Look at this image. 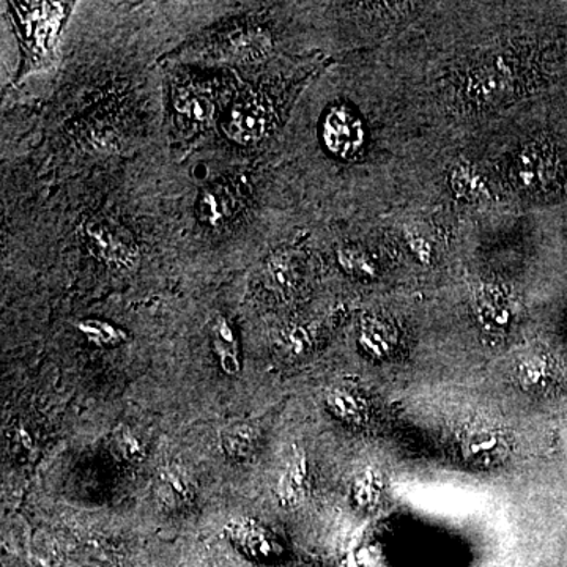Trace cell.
Segmentation results:
<instances>
[{"mask_svg":"<svg viewBox=\"0 0 567 567\" xmlns=\"http://www.w3.org/2000/svg\"><path fill=\"white\" fill-rule=\"evenodd\" d=\"M84 232L90 251L111 269L132 270L140 262L135 235L122 224L111 220H91Z\"/></svg>","mask_w":567,"mask_h":567,"instance_id":"6da1fadb","label":"cell"},{"mask_svg":"<svg viewBox=\"0 0 567 567\" xmlns=\"http://www.w3.org/2000/svg\"><path fill=\"white\" fill-rule=\"evenodd\" d=\"M559 177V161L547 144H530L513 165V180L523 193H544Z\"/></svg>","mask_w":567,"mask_h":567,"instance_id":"7a4b0ae2","label":"cell"},{"mask_svg":"<svg viewBox=\"0 0 567 567\" xmlns=\"http://www.w3.org/2000/svg\"><path fill=\"white\" fill-rule=\"evenodd\" d=\"M224 135L238 146L260 143L269 130V112L257 98H245L232 104L223 120Z\"/></svg>","mask_w":567,"mask_h":567,"instance_id":"3957f363","label":"cell"},{"mask_svg":"<svg viewBox=\"0 0 567 567\" xmlns=\"http://www.w3.org/2000/svg\"><path fill=\"white\" fill-rule=\"evenodd\" d=\"M322 137L331 153L343 160H350L365 143L361 120L345 106H337L323 120Z\"/></svg>","mask_w":567,"mask_h":567,"instance_id":"277c9868","label":"cell"},{"mask_svg":"<svg viewBox=\"0 0 567 567\" xmlns=\"http://www.w3.org/2000/svg\"><path fill=\"white\" fill-rule=\"evenodd\" d=\"M273 40L269 30L262 27H243L234 30L218 45L221 59L235 63L260 62L270 54Z\"/></svg>","mask_w":567,"mask_h":567,"instance_id":"5b68a950","label":"cell"},{"mask_svg":"<svg viewBox=\"0 0 567 567\" xmlns=\"http://www.w3.org/2000/svg\"><path fill=\"white\" fill-rule=\"evenodd\" d=\"M460 451L468 463L492 465L500 463L508 451L505 435L489 426H473L464 433Z\"/></svg>","mask_w":567,"mask_h":567,"instance_id":"8992f818","label":"cell"},{"mask_svg":"<svg viewBox=\"0 0 567 567\" xmlns=\"http://www.w3.org/2000/svg\"><path fill=\"white\" fill-rule=\"evenodd\" d=\"M172 103L178 118L197 128L210 126L217 112L213 95L206 87L195 84H180L175 87Z\"/></svg>","mask_w":567,"mask_h":567,"instance_id":"52a82bcc","label":"cell"},{"mask_svg":"<svg viewBox=\"0 0 567 567\" xmlns=\"http://www.w3.org/2000/svg\"><path fill=\"white\" fill-rule=\"evenodd\" d=\"M237 210V197L231 186L214 183L202 189L197 200V218L209 227H220L227 223Z\"/></svg>","mask_w":567,"mask_h":567,"instance_id":"ba28073f","label":"cell"},{"mask_svg":"<svg viewBox=\"0 0 567 567\" xmlns=\"http://www.w3.org/2000/svg\"><path fill=\"white\" fill-rule=\"evenodd\" d=\"M308 459H306L305 451L295 448L278 481L276 493L281 505L288 508V506H295L301 502L306 493V485H308Z\"/></svg>","mask_w":567,"mask_h":567,"instance_id":"9c48e42d","label":"cell"},{"mask_svg":"<svg viewBox=\"0 0 567 567\" xmlns=\"http://www.w3.org/2000/svg\"><path fill=\"white\" fill-rule=\"evenodd\" d=\"M211 344L225 375H238L242 371V359L237 334L232 323L223 316L217 317L211 325Z\"/></svg>","mask_w":567,"mask_h":567,"instance_id":"30bf717a","label":"cell"},{"mask_svg":"<svg viewBox=\"0 0 567 567\" xmlns=\"http://www.w3.org/2000/svg\"><path fill=\"white\" fill-rule=\"evenodd\" d=\"M297 260L287 249H280L267 259L263 267V281L274 294L285 295L297 283Z\"/></svg>","mask_w":567,"mask_h":567,"instance_id":"8fae6325","label":"cell"},{"mask_svg":"<svg viewBox=\"0 0 567 567\" xmlns=\"http://www.w3.org/2000/svg\"><path fill=\"white\" fill-rule=\"evenodd\" d=\"M76 326L81 334L97 347H112V345L123 344L128 340V333L125 330L120 329L112 322H106V320H81Z\"/></svg>","mask_w":567,"mask_h":567,"instance_id":"7c38bea8","label":"cell"},{"mask_svg":"<svg viewBox=\"0 0 567 567\" xmlns=\"http://www.w3.org/2000/svg\"><path fill=\"white\" fill-rule=\"evenodd\" d=\"M84 144L97 153H115L122 149L123 140L119 130L108 122L95 120L83 133Z\"/></svg>","mask_w":567,"mask_h":567,"instance_id":"4fadbf2b","label":"cell"},{"mask_svg":"<svg viewBox=\"0 0 567 567\" xmlns=\"http://www.w3.org/2000/svg\"><path fill=\"white\" fill-rule=\"evenodd\" d=\"M326 407L334 417L347 422H359L365 417V404L347 390H330L325 396Z\"/></svg>","mask_w":567,"mask_h":567,"instance_id":"5bb4252c","label":"cell"},{"mask_svg":"<svg viewBox=\"0 0 567 567\" xmlns=\"http://www.w3.org/2000/svg\"><path fill=\"white\" fill-rule=\"evenodd\" d=\"M257 431L248 424H237L223 433V448L232 459H245L256 448Z\"/></svg>","mask_w":567,"mask_h":567,"instance_id":"9a60e30c","label":"cell"},{"mask_svg":"<svg viewBox=\"0 0 567 567\" xmlns=\"http://www.w3.org/2000/svg\"><path fill=\"white\" fill-rule=\"evenodd\" d=\"M359 344L362 350L368 352L372 358H383L390 354L391 345H393V333L389 326L383 323L372 322L365 323L359 333Z\"/></svg>","mask_w":567,"mask_h":567,"instance_id":"2e32d148","label":"cell"},{"mask_svg":"<svg viewBox=\"0 0 567 567\" xmlns=\"http://www.w3.org/2000/svg\"><path fill=\"white\" fill-rule=\"evenodd\" d=\"M160 493L163 498L171 496L172 503L175 502H189L192 498V489H189L188 482L185 477L180 473L175 468H165L161 471V488Z\"/></svg>","mask_w":567,"mask_h":567,"instance_id":"e0dca14e","label":"cell"},{"mask_svg":"<svg viewBox=\"0 0 567 567\" xmlns=\"http://www.w3.org/2000/svg\"><path fill=\"white\" fill-rule=\"evenodd\" d=\"M337 260H340L341 267H343L347 273L357 274V276L361 278L373 276V274H375V266H373L371 259H369L365 252L358 251V249H341L340 255H337Z\"/></svg>","mask_w":567,"mask_h":567,"instance_id":"ac0fdd59","label":"cell"},{"mask_svg":"<svg viewBox=\"0 0 567 567\" xmlns=\"http://www.w3.org/2000/svg\"><path fill=\"white\" fill-rule=\"evenodd\" d=\"M115 449L119 451L123 459H137L143 456L144 446L135 433L128 428H119L114 435Z\"/></svg>","mask_w":567,"mask_h":567,"instance_id":"d6986e66","label":"cell"},{"mask_svg":"<svg viewBox=\"0 0 567 567\" xmlns=\"http://www.w3.org/2000/svg\"><path fill=\"white\" fill-rule=\"evenodd\" d=\"M482 313L491 325L506 326L510 322V308L503 299L495 297L484 298L482 301Z\"/></svg>","mask_w":567,"mask_h":567,"instance_id":"ffe728a7","label":"cell"},{"mask_svg":"<svg viewBox=\"0 0 567 567\" xmlns=\"http://www.w3.org/2000/svg\"><path fill=\"white\" fill-rule=\"evenodd\" d=\"M377 488H379V484H377L375 473L366 471V473H362L361 477L357 479V482H355V502H357L359 506L372 505V503L375 502Z\"/></svg>","mask_w":567,"mask_h":567,"instance_id":"44dd1931","label":"cell"},{"mask_svg":"<svg viewBox=\"0 0 567 567\" xmlns=\"http://www.w3.org/2000/svg\"><path fill=\"white\" fill-rule=\"evenodd\" d=\"M16 439H17V442L24 443V445H26L27 448H30L32 436H30V433L26 431V429H24V428L17 429Z\"/></svg>","mask_w":567,"mask_h":567,"instance_id":"7402d4cb","label":"cell"}]
</instances>
